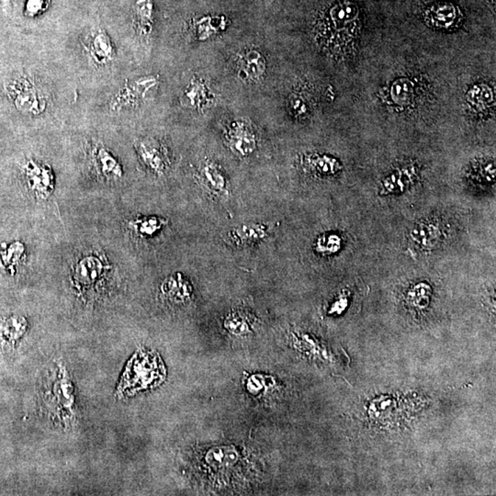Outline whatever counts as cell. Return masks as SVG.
Segmentation results:
<instances>
[{
    "label": "cell",
    "instance_id": "6da1fadb",
    "mask_svg": "<svg viewBox=\"0 0 496 496\" xmlns=\"http://www.w3.org/2000/svg\"><path fill=\"white\" fill-rule=\"evenodd\" d=\"M163 363L156 353L143 350L129 361L117 387V396L125 397L152 388L164 380Z\"/></svg>",
    "mask_w": 496,
    "mask_h": 496
},
{
    "label": "cell",
    "instance_id": "7a4b0ae2",
    "mask_svg": "<svg viewBox=\"0 0 496 496\" xmlns=\"http://www.w3.org/2000/svg\"><path fill=\"white\" fill-rule=\"evenodd\" d=\"M105 270L106 265L99 257L91 255L80 259L73 273V282L78 293L84 296L93 293L95 287L102 282Z\"/></svg>",
    "mask_w": 496,
    "mask_h": 496
},
{
    "label": "cell",
    "instance_id": "3957f363",
    "mask_svg": "<svg viewBox=\"0 0 496 496\" xmlns=\"http://www.w3.org/2000/svg\"><path fill=\"white\" fill-rule=\"evenodd\" d=\"M224 136L230 149L240 158H248L257 150V134L246 120H234Z\"/></svg>",
    "mask_w": 496,
    "mask_h": 496
},
{
    "label": "cell",
    "instance_id": "277c9868",
    "mask_svg": "<svg viewBox=\"0 0 496 496\" xmlns=\"http://www.w3.org/2000/svg\"><path fill=\"white\" fill-rule=\"evenodd\" d=\"M198 181L210 195L217 198L228 197V179L217 162L206 160L198 170Z\"/></svg>",
    "mask_w": 496,
    "mask_h": 496
},
{
    "label": "cell",
    "instance_id": "5b68a950",
    "mask_svg": "<svg viewBox=\"0 0 496 496\" xmlns=\"http://www.w3.org/2000/svg\"><path fill=\"white\" fill-rule=\"evenodd\" d=\"M25 178L28 186L36 196L41 199L48 198L54 190V174L47 165L29 161L24 165Z\"/></svg>",
    "mask_w": 496,
    "mask_h": 496
},
{
    "label": "cell",
    "instance_id": "8992f818",
    "mask_svg": "<svg viewBox=\"0 0 496 496\" xmlns=\"http://www.w3.org/2000/svg\"><path fill=\"white\" fill-rule=\"evenodd\" d=\"M156 85V80L153 77L141 78L136 82L126 85L112 100L111 104L112 110L116 111L118 109L137 104L144 100L147 91Z\"/></svg>",
    "mask_w": 496,
    "mask_h": 496
},
{
    "label": "cell",
    "instance_id": "52a82bcc",
    "mask_svg": "<svg viewBox=\"0 0 496 496\" xmlns=\"http://www.w3.org/2000/svg\"><path fill=\"white\" fill-rule=\"evenodd\" d=\"M237 69L241 80L256 82L265 75L267 62L259 50L248 49L238 57Z\"/></svg>",
    "mask_w": 496,
    "mask_h": 496
},
{
    "label": "cell",
    "instance_id": "ba28073f",
    "mask_svg": "<svg viewBox=\"0 0 496 496\" xmlns=\"http://www.w3.org/2000/svg\"><path fill=\"white\" fill-rule=\"evenodd\" d=\"M270 226L265 223H245L228 232V238L235 246H252L262 242L268 237Z\"/></svg>",
    "mask_w": 496,
    "mask_h": 496
},
{
    "label": "cell",
    "instance_id": "9c48e42d",
    "mask_svg": "<svg viewBox=\"0 0 496 496\" xmlns=\"http://www.w3.org/2000/svg\"><path fill=\"white\" fill-rule=\"evenodd\" d=\"M161 293L168 300L175 304H182L189 301L192 295V286L182 274H173L164 280L161 286Z\"/></svg>",
    "mask_w": 496,
    "mask_h": 496
},
{
    "label": "cell",
    "instance_id": "30bf717a",
    "mask_svg": "<svg viewBox=\"0 0 496 496\" xmlns=\"http://www.w3.org/2000/svg\"><path fill=\"white\" fill-rule=\"evenodd\" d=\"M442 237L441 227L434 221H420L411 231L414 244L421 249H432L438 245Z\"/></svg>",
    "mask_w": 496,
    "mask_h": 496
},
{
    "label": "cell",
    "instance_id": "8fae6325",
    "mask_svg": "<svg viewBox=\"0 0 496 496\" xmlns=\"http://www.w3.org/2000/svg\"><path fill=\"white\" fill-rule=\"evenodd\" d=\"M54 394L55 410L63 411V413H66L67 417H71L72 407L74 405V391L71 380H69L62 367L59 371L57 382L54 387Z\"/></svg>",
    "mask_w": 496,
    "mask_h": 496
},
{
    "label": "cell",
    "instance_id": "7c38bea8",
    "mask_svg": "<svg viewBox=\"0 0 496 496\" xmlns=\"http://www.w3.org/2000/svg\"><path fill=\"white\" fill-rule=\"evenodd\" d=\"M137 152L140 158L152 172L163 173L167 167V155L161 147L153 143H140L137 147Z\"/></svg>",
    "mask_w": 496,
    "mask_h": 496
},
{
    "label": "cell",
    "instance_id": "4fadbf2b",
    "mask_svg": "<svg viewBox=\"0 0 496 496\" xmlns=\"http://www.w3.org/2000/svg\"><path fill=\"white\" fill-rule=\"evenodd\" d=\"M414 174L412 169L394 171L382 182V194L394 195L405 192L413 184Z\"/></svg>",
    "mask_w": 496,
    "mask_h": 496
},
{
    "label": "cell",
    "instance_id": "5bb4252c",
    "mask_svg": "<svg viewBox=\"0 0 496 496\" xmlns=\"http://www.w3.org/2000/svg\"><path fill=\"white\" fill-rule=\"evenodd\" d=\"M15 92V104L19 111L24 112H40L39 107L38 98L36 96L35 89L26 82H19L15 84L13 89Z\"/></svg>",
    "mask_w": 496,
    "mask_h": 496
},
{
    "label": "cell",
    "instance_id": "9a60e30c",
    "mask_svg": "<svg viewBox=\"0 0 496 496\" xmlns=\"http://www.w3.org/2000/svg\"><path fill=\"white\" fill-rule=\"evenodd\" d=\"M427 18L428 21L435 27L448 28L455 24L458 13L457 8L452 4L442 3V4L433 6L428 11Z\"/></svg>",
    "mask_w": 496,
    "mask_h": 496
},
{
    "label": "cell",
    "instance_id": "2e32d148",
    "mask_svg": "<svg viewBox=\"0 0 496 496\" xmlns=\"http://www.w3.org/2000/svg\"><path fill=\"white\" fill-rule=\"evenodd\" d=\"M208 89L201 80H192L185 89L181 103L189 108H203L209 102Z\"/></svg>",
    "mask_w": 496,
    "mask_h": 496
},
{
    "label": "cell",
    "instance_id": "e0dca14e",
    "mask_svg": "<svg viewBox=\"0 0 496 496\" xmlns=\"http://www.w3.org/2000/svg\"><path fill=\"white\" fill-rule=\"evenodd\" d=\"M167 224L165 218L158 217H143L136 218L130 223L131 229L136 235L143 238L155 237Z\"/></svg>",
    "mask_w": 496,
    "mask_h": 496
},
{
    "label": "cell",
    "instance_id": "ac0fdd59",
    "mask_svg": "<svg viewBox=\"0 0 496 496\" xmlns=\"http://www.w3.org/2000/svg\"><path fill=\"white\" fill-rule=\"evenodd\" d=\"M134 25L138 35H149L153 25V4L151 0H138L136 2L134 7Z\"/></svg>",
    "mask_w": 496,
    "mask_h": 496
},
{
    "label": "cell",
    "instance_id": "d6986e66",
    "mask_svg": "<svg viewBox=\"0 0 496 496\" xmlns=\"http://www.w3.org/2000/svg\"><path fill=\"white\" fill-rule=\"evenodd\" d=\"M91 55L95 63L102 64L110 61L113 55L111 39L104 32L99 30L93 36L91 44Z\"/></svg>",
    "mask_w": 496,
    "mask_h": 496
},
{
    "label": "cell",
    "instance_id": "ffe728a7",
    "mask_svg": "<svg viewBox=\"0 0 496 496\" xmlns=\"http://www.w3.org/2000/svg\"><path fill=\"white\" fill-rule=\"evenodd\" d=\"M95 165L100 175L109 178H118L122 176V168L119 162L104 148H99L95 154Z\"/></svg>",
    "mask_w": 496,
    "mask_h": 496
},
{
    "label": "cell",
    "instance_id": "44dd1931",
    "mask_svg": "<svg viewBox=\"0 0 496 496\" xmlns=\"http://www.w3.org/2000/svg\"><path fill=\"white\" fill-rule=\"evenodd\" d=\"M308 169L318 176H331L338 173L340 164L329 156L313 155L305 160Z\"/></svg>",
    "mask_w": 496,
    "mask_h": 496
},
{
    "label": "cell",
    "instance_id": "7402d4cb",
    "mask_svg": "<svg viewBox=\"0 0 496 496\" xmlns=\"http://www.w3.org/2000/svg\"><path fill=\"white\" fill-rule=\"evenodd\" d=\"M414 84L407 78H400L392 84L391 97L395 104L407 106L414 100Z\"/></svg>",
    "mask_w": 496,
    "mask_h": 496
},
{
    "label": "cell",
    "instance_id": "603a6c76",
    "mask_svg": "<svg viewBox=\"0 0 496 496\" xmlns=\"http://www.w3.org/2000/svg\"><path fill=\"white\" fill-rule=\"evenodd\" d=\"M237 451L232 448H214L207 453L206 462L214 468L231 466L237 461Z\"/></svg>",
    "mask_w": 496,
    "mask_h": 496
},
{
    "label": "cell",
    "instance_id": "cb8c5ba5",
    "mask_svg": "<svg viewBox=\"0 0 496 496\" xmlns=\"http://www.w3.org/2000/svg\"><path fill=\"white\" fill-rule=\"evenodd\" d=\"M468 102L476 110H486L495 103L494 94L487 86H476L468 93Z\"/></svg>",
    "mask_w": 496,
    "mask_h": 496
},
{
    "label": "cell",
    "instance_id": "d4e9b609",
    "mask_svg": "<svg viewBox=\"0 0 496 496\" xmlns=\"http://www.w3.org/2000/svg\"><path fill=\"white\" fill-rule=\"evenodd\" d=\"M224 329L235 336H246L251 332L252 326L248 316L240 312L230 313L223 322Z\"/></svg>",
    "mask_w": 496,
    "mask_h": 496
},
{
    "label": "cell",
    "instance_id": "484cf974",
    "mask_svg": "<svg viewBox=\"0 0 496 496\" xmlns=\"http://www.w3.org/2000/svg\"><path fill=\"white\" fill-rule=\"evenodd\" d=\"M341 246V237L335 232H327V234L321 235L315 241V250L316 253L323 255V256H330V255L338 253L340 250Z\"/></svg>",
    "mask_w": 496,
    "mask_h": 496
},
{
    "label": "cell",
    "instance_id": "4316f807",
    "mask_svg": "<svg viewBox=\"0 0 496 496\" xmlns=\"http://www.w3.org/2000/svg\"><path fill=\"white\" fill-rule=\"evenodd\" d=\"M432 294V288L428 283L421 282L414 285L408 293V300L413 306L416 308H425L430 304Z\"/></svg>",
    "mask_w": 496,
    "mask_h": 496
},
{
    "label": "cell",
    "instance_id": "83f0119b",
    "mask_svg": "<svg viewBox=\"0 0 496 496\" xmlns=\"http://www.w3.org/2000/svg\"><path fill=\"white\" fill-rule=\"evenodd\" d=\"M27 322L22 318L8 319L1 327V336L8 340H15L25 333Z\"/></svg>",
    "mask_w": 496,
    "mask_h": 496
},
{
    "label": "cell",
    "instance_id": "f1b7e54d",
    "mask_svg": "<svg viewBox=\"0 0 496 496\" xmlns=\"http://www.w3.org/2000/svg\"><path fill=\"white\" fill-rule=\"evenodd\" d=\"M48 0H28L26 13L29 16H36L47 8Z\"/></svg>",
    "mask_w": 496,
    "mask_h": 496
},
{
    "label": "cell",
    "instance_id": "f546056e",
    "mask_svg": "<svg viewBox=\"0 0 496 496\" xmlns=\"http://www.w3.org/2000/svg\"><path fill=\"white\" fill-rule=\"evenodd\" d=\"M291 106L296 113H300V115H301V113H306V105L304 104V102H302L300 98H293V99L291 100Z\"/></svg>",
    "mask_w": 496,
    "mask_h": 496
},
{
    "label": "cell",
    "instance_id": "4dcf8cb0",
    "mask_svg": "<svg viewBox=\"0 0 496 496\" xmlns=\"http://www.w3.org/2000/svg\"><path fill=\"white\" fill-rule=\"evenodd\" d=\"M347 297H345V296L339 297V299H338V301H336L335 302H333V304L332 305V309H331L330 313H340L342 312V311H343L345 309V307L347 306Z\"/></svg>",
    "mask_w": 496,
    "mask_h": 496
}]
</instances>
